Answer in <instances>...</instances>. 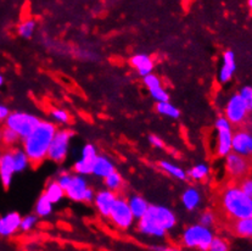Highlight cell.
<instances>
[{"label": "cell", "instance_id": "cell-16", "mask_svg": "<svg viewBox=\"0 0 252 251\" xmlns=\"http://www.w3.org/2000/svg\"><path fill=\"white\" fill-rule=\"evenodd\" d=\"M231 140H233V127L218 128L217 129V147L216 153L220 157H225L231 153Z\"/></svg>", "mask_w": 252, "mask_h": 251}, {"label": "cell", "instance_id": "cell-20", "mask_svg": "<svg viewBox=\"0 0 252 251\" xmlns=\"http://www.w3.org/2000/svg\"><path fill=\"white\" fill-rule=\"evenodd\" d=\"M231 229L234 234L238 235L239 238L252 239V217L234 220L231 222Z\"/></svg>", "mask_w": 252, "mask_h": 251}, {"label": "cell", "instance_id": "cell-36", "mask_svg": "<svg viewBox=\"0 0 252 251\" xmlns=\"http://www.w3.org/2000/svg\"><path fill=\"white\" fill-rule=\"evenodd\" d=\"M150 94L154 99L158 102L161 101H169V95L166 91H164L163 87H158V88L150 89Z\"/></svg>", "mask_w": 252, "mask_h": 251}, {"label": "cell", "instance_id": "cell-9", "mask_svg": "<svg viewBox=\"0 0 252 251\" xmlns=\"http://www.w3.org/2000/svg\"><path fill=\"white\" fill-rule=\"evenodd\" d=\"M65 193L67 198L73 201L91 202L94 200V191L88 187L86 179L82 175H72L68 186L66 187Z\"/></svg>", "mask_w": 252, "mask_h": 251}, {"label": "cell", "instance_id": "cell-22", "mask_svg": "<svg viewBox=\"0 0 252 251\" xmlns=\"http://www.w3.org/2000/svg\"><path fill=\"white\" fill-rule=\"evenodd\" d=\"M201 201V194L195 188H189L184 191L182 195V202L188 211H192L196 209Z\"/></svg>", "mask_w": 252, "mask_h": 251}, {"label": "cell", "instance_id": "cell-31", "mask_svg": "<svg viewBox=\"0 0 252 251\" xmlns=\"http://www.w3.org/2000/svg\"><path fill=\"white\" fill-rule=\"evenodd\" d=\"M35 25L37 24H35L34 20H25V21H22L21 24L17 26V33H19V35H21L22 38L28 39V38L32 37L33 33H34Z\"/></svg>", "mask_w": 252, "mask_h": 251}, {"label": "cell", "instance_id": "cell-32", "mask_svg": "<svg viewBox=\"0 0 252 251\" xmlns=\"http://www.w3.org/2000/svg\"><path fill=\"white\" fill-rule=\"evenodd\" d=\"M38 221L37 215H27V216L22 217L21 219V224H20V229L22 232H30L33 228L35 227Z\"/></svg>", "mask_w": 252, "mask_h": 251}, {"label": "cell", "instance_id": "cell-17", "mask_svg": "<svg viewBox=\"0 0 252 251\" xmlns=\"http://www.w3.org/2000/svg\"><path fill=\"white\" fill-rule=\"evenodd\" d=\"M236 70V63H235V55L233 51L228 50L223 54V63L220 71V81L222 83H227L233 78L234 73Z\"/></svg>", "mask_w": 252, "mask_h": 251}, {"label": "cell", "instance_id": "cell-3", "mask_svg": "<svg viewBox=\"0 0 252 251\" xmlns=\"http://www.w3.org/2000/svg\"><path fill=\"white\" fill-rule=\"evenodd\" d=\"M220 205L225 216L231 221L252 217V198L246 195L238 184H230L223 189Z\"/></svg>", "mask_w": 252, "mask_h": 251}, {"label": "cell", "instance_id": "cell-2", "mask_svg": "<svg viewBox=\"0 0 252 251\" xmlns=\"http://www.w3.org/2000/svg\"><path fill=\"white\" fill-rule=\"evenodd\" d=\"M176 224V215L171 210L164 206L150 205L145 215L139 219L138 229L141 234L148 237L162 238Z\"/></svg>", "mask_w": 252, "mask_h": 251}, {"label": "cell", "instance_id": "cell-6", "mask_svg": "<svg viewBox=\"0 0 252 251\" xmlns=\"http://www.w3.org/2000/svg\"><path fill=\"white\" fill-rule=\"evenodd\" d=\"M72 137H73V132L71 129L56 130L48 151L49 160L56 163L63 162L65 158L67 157L69 142H71Z\"/></svg>", "mask_w": 252, "mask_h": 251}, {"label": "cell", "instance_id": "cell-13", "mask_svg": "<svg viewBox=\"0 0 252 251\" xmlns=\"http://www.w3.org/2000/svg\"><path fill=\"white\" fill-rule=\"evenodd\" d=\"M16 173L14 165V158H12L11 148L2 151L1 158H0V182L5 189L9 188L12 183V178Z\"/></svg>", "mask_w": 252, "mask_h": 251}, {"label": "cell", "instance_id": "cell-26", "mask_svg": "<svg viewBox=\"0 0 252 251\" xmlns=\"http://www.w3.org/2000/svg\"><path fill=\"white\" fill-rule=\"evenodd\" d=\"M158 165H160L162 171H164V172L168 173V175H171L172 177H174V178L181 179V181L187 179V173H185V171L183 168L179 167V166L174 165V163L169 162V161H160Z\"/></svg>", "mask_w": 252, "mask_h": 251}, {"label": "cell", "instance_id": "cell-19", "mask_svg": "<svg viewBox=\"0 0 252 251\" xmlns=\"http://www.w3.org/2000/svg\"><path fill=\"white\" fill-rule=\"evenodd\" d=\"M114 171H116V168L111 160H109L106 156H96L94 163H93L92 175L100 177V178H105Z\"/></svg>", "mask_w": 252, "mask_h": 251}, {"label": "cell", "instance_id": "cell-28", "mask_svg": "<svg viewBox=\"0 0 252 251\" xmlns=\"http://www.w3.org/2000/svg\"><path fill=\"white\" fill-rule=\"evenodd\" d=\"M156 110H158V114L164 115V116H168L171 117V119H178V117L181 116V111H179L174 105H172L169 101L158 102V105H156Z\"/></svg>", "mask_w": 252, "mask_h": 251}, {"label": "cell", "instance_id": "cell-43", "mask_svg": "<svg viewBox=\"0 0 252 251\" xmlns=\"http://www.w3.org/2000/svg\"><path fill=\"white\" fill-rule=\"evenodd\" d=\"M248 6L250 9V11L252 12V0H248Z\"/></svg>", "mask_w": 252, "mask_h": 251}, {"label": "cell", "instance_id": "cell-45", "mask_svg": "<svg viewBox=\"0 0 252 251\" xmlns=\"http://www.w3.org/2000/svg\"><path fill=\"white\" fill-rule=\"evenodd\" d=\"M1 155H2V150H1V147H0V158H1Z\"/></svg>", "mask_w": 252, "mask_h": 251}, {"label": "cell", "instance_id": "cell-4", "mask_svg": "<svg viewBox=\"0 0 252 251\" xmlns=\"http://www.w3.org/2000/svg\"><path fill=\"white\" fill-rule=\"evenodd\" d=\"M213 233L210 227L194 224L188 227L182 235V243L185 248L197 250H208L213 239Z\"/></svg>", "mask_w": 252, "mask_h": 251}, {"label": "cell", "instance_id": "cell-15", "mask_svg": "<svg viewBox=\"0 0 252 251\" xmlns=\"http://www.w3.org/2000/svg\"><path fill=\"white\" fill-rule=\"evenodd\" d=\"M20 214L17 212H9L0 217V237H11L20 229L21 224Z\"/></svg>", "mask_w": 252, "mask_h": 251}, {"label": "cell", "instance_id": "cell-11", "mask_svg": "<svg viewBox=\"0 0 252 251\" xmlns=\"http://www.w3.org/2000/svg\"><path fill=\"white\" fill-rule=\"evenodd\" d=\"M231 151L252 160V133L248 129H239L233 133Z\"/></svg>", "mask_w": 252, "mask_h": 251}, {"label": "cell", "instance_id": "cell-5", "mask_svg": "<svg viewBox=\"0 0 252 251\" xmlns=\"http://www.w3.org/2000/svg\"><path fill=\"white\" fill-rule=\"evenodd\" d=\"M40 121L42 120H39L34 115L22 111H14L10 112L4 124L6 127L15 130L21 139H25L26 137H28L34 130V128L39 125Z\"/></svg>", "mask_w": 252, "mask_h": 251}, {"label": "cell", "instance_id": "cell-21", "mask_svg": "<svg viewBox=\"0 0 252 251\" xmlns=\"http://www.w3.org/2000/svg\"><path fill=\"white\" fill-rule=\"evenodd\" d=\"M43 194H44L46 198L53 202V204H56V202L61 201L66 196L65 189H63V187L58 183V181H56V179L55 181L49 182L48 186H46V188L44 190V193Z\"/></svg>", "mask_w": 252, "mask_h": 251}, {"label": "cell", "instance_id": "cell-34", "mask_svg": "<svg viewBox=\"0 0 252 251\" xmlns=\"http://www.w3.org/2000/svg\"><path fill=\"white\" fill-rule=\"evenodd\" d=\"M211 251H227L229 250V245L224 239L220 237H213L212 242H211L210 249Z\"/></svg>", "mask_w": 252, "mask_h": 251}, {"label": "cell", "instance_id": "cell-10", "mask_svg": "<svg viewBox=\"0 0 252 251\" xmlns=\"http://www.w3.org/2000/svg\"><path fill=\"white\" fill-rule=\"evenodd\" d=\"M224 114L231 125L240 126L248 121L250 112L248 111L245 102H244L240 94L238 93L230 96L227 105H225Z\"/></svg>", "mask_w": 252, "mask_h": 251}, {"label": "cell", "instance_id": "cell-42", "mask_svg": "<svg viewBox=\"0 0 252 251\" xmlns=\"http://www.w3.org/2000/svg\"><path fill=\"white\" fill-rule=\"evenodd\" d=\"M9 114H10L9 107L0 104V122H4L5 120H6V117L9 116Z\"/></svg>", "mask_w": 252, "mask_h": 251}, {"label": "cell", "instance_id": "cell-23", "mask_svg": "<svg viewBox=\"0 0 252 251\" xmlns=\"http://www.w3.org/2000/svg\"><path fill=\"white\" fill-rule=\"evenodd\" d=\"M128 204H129V207L130 210H132V214L135 220L141 219V217L145 215V212L148 211L149 206H150L145 199L141 198V196L139 195L132 196V198L128 200Z\"/></svg>", "mask_w": 252, "mask_h": 251}, {"label": "cell", "instance_id": "cell-25", "mask_svg": "<svg viewBox=\"0 0 252 251\" xmlns=\"http://www.w3.org/2000/svg\"><path fill=\"white\" fill-rule=\"evenodd\" d=\"M20 139H21V138L19 137V134H17L15 130H12L11 128L4 126V128L0 129V142H1L5 147L12 148L14 145H16L17 143H19Z\"/></svg>", "mask_w": 252, "mask_h": 251}, {"label": "cell", "instance_id": "cell-38", "mask_svg": "<svg viewBox=\"0 0 252 251\" xmlns=\"http://www.w3.org/2000/svg\"><path fill=\"white\" fill-rule=\"evenodd\" d=\"M239 187H240L241 190L246 194L248 196L252 198V176H246L244 178H241L239 181Z\"/></svg>", "mask_w": 252, "mask_h": 251}, {"label": "cell", "instance_id": "cell-8", "mask_svg": "<svg viewBox=\"0 0 252 251\" xmlns=\"http://www.w3.org/2000/svg\"><path fill=\"white\" fill-rule=\"evenodd\" d=\"M251 162V158L231 151L225 156V172L229 178L234 181H240L250 173Z\"/></svg>", "mask_w": 252, "mask_h": 251}, {"label": "cell", "instance_id": "cell-24", "mask_svg": "<svg viewBox=\"0 0 252 251\" xmlns=\"http://www.w3.org/2000/svg\"><path fill=\"white\" fill-rule=\"evenodd\" d=\"M11 151L16 173L22 172V171H25L31 165L30 160H28V156L26 155L23 149H20V148H11Z\"/></svg>", "mask_w": 252, "mask_h": 251}, {"label": "cell", "instance_id": "cell-41", "mask_svg": "<svg viewBox=\"0 0 252 251\" xmlns=\"http://www.w3.org/2000/svg\"><path fill=\"white\" fill-rule=\"evenodd\" d=\"M149 142H150V144L153 145L154 148H158V149L164 148L163 140H162L160 137H158V135H150V137H149Z\"/></svg>", "mask_w": 252, "mask_h": 251}, {"label": "cell", "instance_id": "cell-14", "mask_svg": "<svg viewBox=\"0 0 252 251\" xmlns=\"http://www.w3.org/2000/svg\"><path fill=\"white\" fill-rule=\"evenodd\" d=\"M116 199H117V194L115 191L110 190V189H105V190L97 191L94 195V204L99 214L104 217H109L110 212H111L112 206H114Z\"/></svg>", "mask_w": 252, "mask_h": 251}, {"label": "cell", "instance_id": "cell-44", "mask_svg": "<svg viewBox=\"0 0 252 251\" xmlns=\"http://www.w3.org/2000/svg\"><path fill=\"white\" fill-rule=\"evenodd\" d=\"M4 77H2V75H0V87L2 86V84H4Z\"/></svg>", "mask_w": 252, "mask_h": 251}, {"label": "cell", "instance_id": "cell-27", "mask_svg": "<svg viewBox=\"0 0 252 251\" xmlns=\"http://www.w3.org/2000/svg\"><path fill=\"white\" fill-rule=\"evenodd\" d=\"M53 202L49 200L48 198L42 194L38 199L37 204H35L34 207V212L38 217H46L53 212Z\"/></svg>", "mask_w": 252, "mask_h": 251}, {"label": "cell", "instance_id": "cell-46", "mask_svg": "<svg viewBox=\"0 0 252 251\" xmlns=\"http://www.w3.org/2000/svg\"><path fill=\"white\" fill-rule=\"evenodd\" d=\"M250 173H251V176H252V162H251V170H250Z\"/></svg>", "mask_w": 252, "mask_h": 251}, {"label": "cell", "instance_id": "cell-1", "mask_svg": "<svg viewBox=\"0 0 252 251\" xmlns=\"http://www.w3.org/2000/svg\"><path fill=\"white\" fill-rule=\"evenodd\" d=\"M56 130L58 128L53 122L40 121L34 130L22 139V149L28 156L31 166L38 167L45 158H48L49 148Z\"/></svg>", "mask_w": 252, "mask_h": 251}, {"label": "cell", "instance_id": "cell-7", "mask_svg": "<svg viewBox=\"0 0 252 251\" xmlns=\"http://www.w3.org/2000/svg\"><path fill=\"white\" fill-rule=\"evenodd\" d=\"M109 219L112 222V224L115 227L120 228V229L130 228L135 220L129 207V204H128V200H126L122 196H117L111 209V212H110Z\"/></svg>", "mask_w": 252, "mask_h": 251}, {"label": "cell", "instance_id": "cell-35", "mask_svg": "<svg viewBox=\"0 0 252 251\" xmlns=\"http://www.w3.org/2000/svg\"><path fill=\"white\" fill-rule=\"evenodd\" d=\"M144 84H145L146 88L150 91V89H154V88H158V87H161L162 86V82L161 79L158 78V76L154 75L153 72L149 73V75L144 76Z\"/></svg>", "mask_w": 252, "mask_h": 251}, {"label": "cell", "instance_id": "cell-29", "mask_svg": "<svg viewBox=\"0 0 252 251\" xmlns=\"http://www.w3.org/2000/svg\"><path fill=\"white\" fill-rule=\"evenodd\" d=\"M104 182H105V187H106L107 189H110V190L115 191V193L122 189L123 178L117 171H114V172L110 173L109 176L105 177Z\"/></svg>", "mask_w": 252, "mask_h": 251}, {"label": "cell", "instance_id": "cell-39", "mask_svg": "<svg viewBox=\"0 0 252 251\" xmlns=\"http://www.w3.org/2000/svg\"><path fill=\"white\" fill-rule=\"evenodd\" d=\"M216 223V215L211 211H205L200 216V224L206 227H212Z\"/></svg>", "mask_w": 252, "mask_h": 251}, {"label": "cell", "instance_id": "cell-30", "mask_svg": "<svg viewBox=\"0 0 252 251\" xmlns=\"http://www.w3.org/2000/svg\"><path fill=\"white\" fill-rule=\"evenodd\" d=\"M208 175H210V167L205 163H199V165H195L191 170L188 172V176L190 177L194 181H204L206 179Z\"/></svg>", "mask_w": 252, "mask_h": 251}, {"label": "cell", "instance_id": "cell-12", "mask_svg": "<svg viewBox=\"0 0 252 251\" xmlns=\"http://www.w3.org/2000/svg\"><path fill=\"white\" fill-rule=\"evenodd\" d=\"M97 154L96 149L93 144H87L86 147L82 150V156L78 161H76L73 166L74 172L78 175L87 176L92 175L93 170V163H94L95 158H96Z\"/></svg>", "mask_w": 252, "mask_h": 251}, {"label": "cell", "instance_id": "cell-18", "mask_svg": "<svg viewBox=\"0 0 252 251\" xmlns=\"http://www.w3.org/2000/svg\"><path fill=\"white\" fill-rule=\"evenodd\" d=\"M129 63L137 70L139 75L143 77L151 73L154 70L153 59L149 55H145V54H137V55L132 56Z\"/></svg>", "mask_w": 252, "mask_h": 251}, {"label": "cell", "instance_id": "cell-33", "mask_svg": "<svg viewBox=\"0 0 252 251\" xmlns=\"http://www.w3.org/2000/svg\"><path fill=\"white\" fill-rule=\"evenodd\" d=\"M240 96L243 98L244 102H245L246 107H248V111L252 114V87L246 86L244 88H241L240 91Z\"/></svg>", "mask_w": 252, "mask_h": 251}, {"label": "cell", "instance_id": "cell-37", "mask_svg": "<svg viewBox=\"0 0 252 251\" xmlns=\"http://www.w3.org/2000/svg\"><path fill=\"white\" fill-rule=\"evenodd\" d=\"M51 116L59 124H67L69 121V115L66 110L63 109H54L51 110Z\"/></svg>", "mask_w": 252, "mask_h": 251}, {"label": "cell", "instance_id": "cell-40", "mask_svg": "<svg viewBox=\"0 0 252 251\" xmlns=\"http://www.w3.org/2000/svg\"><path fill=\"white\" fill-rule=\"evenodd\" d=\"M71 178H72V175H69V173H67V172H61L60 175H59L56 181H58V183L60 184L63 189H66V187L68 186Z\"/></svg>", "mask_w": 252, "mask_h": 251}]
</instances>
